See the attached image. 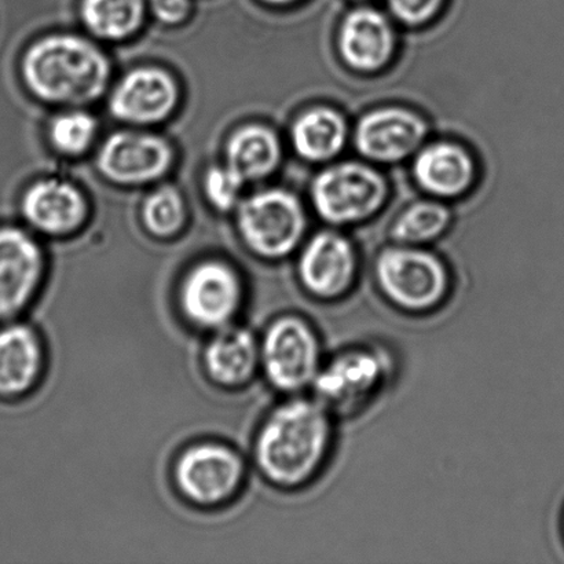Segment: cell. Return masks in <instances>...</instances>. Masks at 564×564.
Returning a JSON list of instances; mask_svg holds the SVG:
<instances>
[{
	"label": "cell",
	"instance_id": "6da1fadb",
	"mask_svg": "<svg viewBox=\"0 0 564 564\" xmlns=\"http://www.w3.org/2000/svg\"><path fill=\"white\" fill-rule=\"evenodd\" d=\"M334 414L315 398H292L264 422L257 460L264 477L281 488L312 482L334 446Z\"/></svg>",
	"mask_w": 564,
	"mask_h": 564
},
{
	"label": "cell",
	"instance_id": "7a4b0ae2",
	"mask_svg": "<svg viewBox=\"0 0 564 564\" xmlns=\"http://www.w3.org/2000/svg\"><path fill=\"white\" fill-rule=\"evenodd\" d=\"M107 57L85 39L55 35L26 50L22 80L47 102L86 104L102 96L109 80Z\"/></svg>",
	"mask_w": 564,
	"mask_h": 564
},
{
	"label": "cell",
	"instance_id": "3957f363",
	"mask_svg": "<svg viewBox=\"0 0 564 564\" xmlns=\"http://www.w3.org/2000/svg\"><path fill=\"white\" fill-rule=\"evenodd\" d=\"M375 280L386 301L409 314L435 312L452 291L449 269L419 246L384 248L376 258Z\"/></svg>",
	"mask_w": 564,
	"mask_h": 564
},
{
	"label": "cell",
	"instance_id": "277c9868",
	"mask_svg": "<svg viewBox=\"0 0 564 564\" xmlns=\"http://www.w3.org/2000/svg\"><path fill=\"white\" fill-rule=\"evenodd\" d=\"M391 364L373 347H352L324 361L312 386L315 400L334 416L362 411L383 389Z\"/></svg>",
	"mask_w": 564,
	"mask_h": 564
},
{
	"label": "cell",
	"instance_id": "5b68a950",
	"mask_svg": "<svg viewBox=\"0 0 564 564\" xmlns=\"http://www.w3.org/2000/svg\"><path fill=\"white\" fill-rule=\"evenodd\" d=\"M387 195L384 176L358 162L330 165L312 184L315 212L332 225L362 223L383 207Z\"/></svg>",
	"mask_w": 564,
	"mask_h": 564
},
{
	"label": "cell",
	"instance_id": "8992f818",
	"mask_svg": "<svg viewBox=\"0 0 564 564\" xmlns=\"http://www.w3.org/2000/svg\"><path fill=\"white\" fill-rule=\"evenodd\" d=\"M261 356L270 383L292 394L312 389L324 364L317 330L297 315H285L269 326Z\"/></svg>",
	"mask_w": 564,
	"mask_h": 564
},
{
	"label": "cell",
	"instance_id": "52a82bcc",
	"mask_svg": "<svg viewBox=\"0 0 564 564\" xmlns=\"http://www.w3.org/2000/svg\"><path fill=\"white\" fill-rule=\"evenodd\" d=\"M239 226L253 252L279 259L295 251L306 230V215L292 193L270 189L241 204Z\"/></svg>",
	"mask_w": 564,
	"mask_h": 564
},
{
	"label": "cell",
	"instance_id": "ba28073f",
	"mask_svg": "<svg viewBox=\"0 0 564 564\" xmlns=\"http://www.w3.org/2000/svg\"><path fill=\"white\" fill-rule=\"evenodd\" d=\"M297 275L310 296L319 302L341 301L357 282L356 248L336 231H319L303 248Z\"/></svg>",
	"mask_w": 564,
	"mask_h": 564
},
{
	"label": "cell",
	"instance_id": "9c48e42d",
	"mask_svg": "<svg viewBox=\"0 0 564 564\" xmlns=\"http://www.w3.org/2000/svg\"><path fill=\"white\" fill-rule=\"evenodd\" d=\"M422 116L403 108H381L359 119L354 141L364 158L379 163L402 162L417 152L427 137Z\"/></svg>",
	"mask_w": 564,
	"mask_h": 564
},
{
	"label": "cell",
	"instance_id": "30bf717a",
	"mask_svg": "<svg viewBox=\"0 0 564 564\" xmlns=\"http://www.w3.org/2000/svg\"><path fill=\"white\" fill-rule=\"evenodd\" d=\"M182 494L200 505H215L228 499L242 477L240 457L229 447L203 444L191 447L175 468Z\"/></svg>",
	"mask_w": 564,
	"mask_h": 564
},
{
	"label": "cell",
	"instance_id": "8fae6325",
	"mask_svg": "<svg viewBox=\"0 0 564 564\" xmlns=\"http://www.w3.org/2000/svg\"><path fill=\"white\" fill-rule=\"evenodd\" d=\"M43 272L41 248L24 230L0 226V321L22 312Z\"/></svg>",
	"mask_w": 564,
	"mask_h": 564
},
{
	"label": "cell",
	"instance_id": "7c38bea8",
	"mask_svg": "<svg viewBox=\"0 0 564 564\" xmlns=\"http://www.w3.org/2000/svg\"><path fill=\"white\" fill-rule=\"evenodd\" d=\"M173 162V152L162 138L140 132H118L108 138L98 156V167L119 184H142L162 176Z\"/></svg>",
	"mask_w": 564,
	"mask_h": 564
},
{
	"label": "cell",
	"instance_id": "4fadbf2b",
	"mask_svg": "<svg viewBox=\"0 0 564 564\" xmlns=\"http://www.w3.org/2000/svg\"><path fill=\"white\" fill-rule=\"evenodd\" d=\"M182 307L193 323L219 328L234 317L241 301V285L234 270L207 262L192 270L182 288Z\"/></svg>",
	"mask_w": 564,
	"mask_h": 564
},
{
	"label": "cell",
	"instance_id": "5bb4252c",
	"mask_svg": "<svg viewBox=\"0 0 564 564\" xmlns=\"http://www.w3.org/2000/svg\"><path fill=\"white\" fill-rule=\"evenodd\" d=\"M178 99L173 77L158 68L130 72L110 98L115 118L129 123L149 124L167 118Z\"/></svg>",
	"mask_w": 564,
	"mask_h": 564
},
{
	"label": "cell",
	"instance_id": "9a60e30c",
	"mask_svg": "<svg viewBox=\"0 0 564 564\" xmlns=\"http://www.w3.org/2000/svg\"><path fill=\"white\" fill-rule=\"evenodd\" d=\"M337 42L346 65L368 74L390 63L397 43L389 19L372 8L350 11L341 22Z\"/></svg>",
	"mask_w": 564,
	"mask_h": 564
},
{
	"label": "cell",
	"instance_id": "2e32d148",
	"mask_svg": "<svg viewBox=\"0 0 564 564\" xmlns=\"http://www.w3.org/2000/svg\"><path fill=\"white\" fill-rule=\"evenodd\" d=\"M475 173L471 154L458 143H431L420 149L413 162L417 185L441 198L462 196L474 184Z\"/></svg>",
	"mask_w": 564,
	"mask_h": 564
},
{
	"label": "cell",
	"instance_id": "e0dca14e",
	"mask_svg": "<svg viewBox=\"0 0 564 564\" xmlns=\"http://www.w3.org/2000/svg\"><path fill=\"white\" fill-rule=\"evenodd\" d=\"M21 213L36 229L65 235L86 218L87 204L82 193L66 182L39 181L22 196Z\"/></svg>",
	"mask_w": 564,
	"mask_h": 564
},
{
	"label": "cell",
	"instance_id": "ac0fdd59",
	"mask_svg": "<svg viewBox=\"0 0 564 564\" xmlns=\"http://www.w3.org/2000/svg\"><path fill=\"white\" fill-rule=\"evenodd\" d=\"M42 347L30 326L10 324L0 328V398L25 394L41 372Z\"/></svg>",
	"mask_w": 564,
	"mask_h": 564
},
{
	"label": "cell",
	"instance_id": "d6986e66",
	"mask_svg": "<svg viewBox=\"0 0 564 564\" xmlns=\"http://www.w3.org/2000/svg\"><path fill=\"white\" fill-rule=\"evenodd\" d=\"M291 138L299 156L314 163L328 162L346 145L347 123L335 109L313 108L299 116Z\"/></svg>",
	"mask_w": 564,
	"mask_h": 564
},
{
	"label": "cell",
	"instance_id": "ffe728a7",
	"mask_svg": "<svg viewBox=\"0 0 564 564\" xmlns=\"http://www.w3.org/2000/svg\"><path fill=\"white\" fill-rule=\"evenodd\" d=\"M259 350L248 329L225 328L214 336L206 350L209 376L224 386L245 383L256 372Z\"/></svg>",
	"mask_w": 564,
	"mask_h": 564
},
{
	"label": "cell",
	"instance_id": "44dd1931",
	"mask_svg": "<svg viewBox=\"0 0 564 564\" xmlns=\"http://www.w3.org/2000/svg\"><path fill=\"white\" fill-rule=\"evenodd\" d=\"M278 135L263 126H247L237 131L228 145V165L245 181L272 174L280 163Z\"/></svg>",
	"mask_w": 564,
	"mask_h": 564
},
{
	"label": "cell",
	"instance_id": "7402d4cb",
	"mask_svg": "<svg viewBox=\"0 0 564 564\" xmlns=\"http://www.w3.org/2000/svg\"><path fill=\"white\" fill-rule=\"evenodd\" d=\"M143 0H83L82 17L86 26L104 39H123L140 28Z\"/></svg>",
	"mask_w": 564,
	"mask_h": 564
},
{
	"label": "cell",
	"instance_id": "603a6c76",
	"mask_svg": "<svg viewBox=\"0 0 564 564\" xmlns=\"http://www.w3.org/2000/svg\"><path fill=\"white\" fill-rule=\"evenodd\" d=\"M451 224V213L438 202H417L409 206L391 228L397 245L420 246L438 239Z\"/></svg>",
	"mask_w": 564,
	"mask_h": 564
},
{
	"label": "cell",
	"instance_id": "cb8c5ba5",
	"mask_svg": "<svg viewBox=\"0 0 564 564\" xmlns=\"http://www.w3.org/2000/svg\"><path fill=\"white\" fill-rule=\"evenodd\" d=\"M142 217L147 228L153 235H174L185 220L184 200L174 187H160L147 198Z\"/></svg>",
	"mask_w": 564,
	"mask_h": 564
},
{
	"label": "cell",
	"instance_id": "d4e9b609",
	"mask_svg": "<svg viewBox=\"0 0 564 564\" xmlns=\"http://www.w3.org/2000/svg\"><path fill=\"white\" fill-rule=\"evenodd\" d=\"M97 121L85 112H70L58 116L50 126L53 145L65 154H80L96 137Z\"/></svg>",
	"mask_w": 564,
	"mask_h": 564
},
{
	"label": "cell",
	"instance_id": "484cf974",
	"mask_svg": "<svg viewBox=\"0 0 564 564\" xmlns=\"http://www.w3.org/2000/svg\"><path fill=\"white\" fill-rule=\"evenodd\" d=\"M245 180L229 165L224 169H213L207 174L206 193L208 200L219 209H230L239 202Z\"/></svg>",
	"mask_w": 564,
	"mask_h": 564
},
{
	"label": "cell",
	"instance_id": "4316f807",
	"mask_svg": "<svg viewBox=\"0 0 564 564\" xmlns=\"http://www.w3.org/2000/svg\"><path fill=\"white\" fill-rule=\"evenodd\" d=\"M444 0H389L392 15L402 24L419 26L433 20Z\"/></svg>",
	"mask_w": 564,
	"mask_h": 564
},
{
	"label": "cell",
	"instance_id": "83f0119b",
	"mask_svg": "<svg viewBox=\"0 0 564 564\" xmlns=\"http://www.w3.org/2000/svg\"><path fill=\"white\" fill-rule=\"evenodd\" d=\"M153 14L165 24H178L189 14V0H149Z\"/></svg>",
	"mask_w": 564,
	"mask_h": 564
},
{
	"label": "cell",
	"instance_id": "f1b7e54d",
	"mask_svg": "<svg viewBox=\"0 0 564 564\" xmlns=\"http://www.w3.org/2000/svg\"><path fill=\"white\" fill-rule=\"evenodd\" d=\"M264 2L272 3V4H288V3L296 2V0H264Z\"/></svg>",
	"mask_w": 564,
	"mask_h": 564
},
{
	"label": "cell",
	"instance_id": "f546056e",
	"mask_svg": "<svg viewBox=\"0 0 564 564\" xmlns=\"http://www.w3.org/2000/svg\"><path fill=\"white\" fill-rule=\"evenodd\" d=\"M562 532H563V538H564V511H563V517H562Z\"/></svg>",
	"mask_w": 564,
	"mask_h": 564
}]
</instances>
